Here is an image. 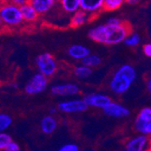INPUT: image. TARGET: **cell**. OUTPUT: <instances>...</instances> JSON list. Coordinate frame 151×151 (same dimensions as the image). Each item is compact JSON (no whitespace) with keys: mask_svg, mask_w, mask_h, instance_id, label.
Wrapping results in <instances>:
<instances>
[{"mask_svg":"<svg viewBox=\"0 0 151 151\" xmlns=\"http://www.w3.org/2000/svg\"><path fill=\"white\" fill-rule=\"evenodd\" d=\"M13 122V119L10 115L6 113H2L0 115V131L4 132L11 125Z\"/></svg>","mask_w":151,"mask_h":151,"instance_id":"cell-22","label":"cell"},{"mask_svg":"<svg viewBox=\"0 0 151 151\" xmlns=\"http://www.w3.org/2000/svg\"><path fill=\"white\" fill-rule=\"evenodd\" d=\"M105 0H81V9L93 16L103 10Z\"/></svg>","mask_w":151,"mask_h":151,"instance_id":"cell-11","label":"cell"},{"mask_svg":"<svg viewBox=\"0 0 151 151\" xmlns=\"http://www.w3.org/2000/svg\"><path fill=\"white\" fill-rule=\"evenodd\" d=\"M14 5H16L19 7H21L22 6L25 5L27 2H29V0H12L11 1Z\"/></svg>","mask_w":151,"mask_h":151,"instance_id":"cell-30","label":"cell"},{"mask_svg":"<svg viewBox=\"0 0 151 151\" xmlns=\"http://www.w3.org/2000/svg\"><path fill=\"white\" fill-rule=\"evenodd\" d=\"M91 17V15H90L89 13L85 12L82 9H80L72 15L70 20V25L73 28H78V27L87 24L90 21Z\"/></svg>","mask_w":151,"mask_h":151,"instance_id":"cell-12","label":"cell"},{"mask_svg":"<svg viewBox=\"0 0 151 151\" xmlns=\"http://www.w3.org/2000/svg\"><path fill=\"white\" fill-rule=\"evenodd\" d=\"M142 50H143V52L145 53V55H147V57H150L151 58V43L146 44L143 46Z\"/></svg>","mask_w":151,"mask_h":151,"instance_id":"cell-27","label":"cell"},{"mask_svg":"<svg viewBox=\"0 0 151 151\" xmlns=\"http://www.w3.org/2000/svg\"><path fill=\"white\" fill-rule=\"evenodd\" d=\"M92 73V70L91 67H88L84 64H81V65H77L75 66V68L73 69V74L75 75V77L79 78V79H86L88 77H90Z\"/></svg>","mask_w":151,"mask_h":151,"instance_id":"cell-18","label":"cell"},{"mask_svg":"<svg viewBox=\"0 0 151 151\" xmlns=\"http://www.w3.org/2000/svg\"><path fill=\"white\" fill-rule=\"evenodd\" d=\"M35 64L41 73L46 77H52L57 71V63L54 57L49 52H44L35 59Z\"/></svg>","mask_w":151,"mask_h":151,"instance_id":"cell-4","label":"cell"},{"mask_svg":"<svg viewBox=\"0 0 151 151\" xmlns=\"http://www.w3.org/2000/svg\"><path fill=\"white\" fill-rule=\"evenodd\" d=\"M101 59L100 58V56L96 55V54H91V53H90L89 55H87L85 58L81 60L82 64H84L91 68L99 66L101 64Z\"/></svg>","mask_w":151,"mask_h":151,"instance_id":"cell-19","label":"cell"},{"mask_svg":"<svg viewBox=\"0 0 151 151\" xmlns=\"http://www.w3.org/2000/svg\"><path fill=\"white\" fill-rule=\"evenodd\" d=\"M56 1L57 0H29L39 15H44L51 11Z\"/></svg>","mask_w":151,"mask_h":151,"instance_id":"cell-15","label":"cell"},{"mask_svg":"<svg viewBox=\"0 0 151 151\" xmlns=\"http://www.w3.org/2000/svg\"><path fill=\"white\" fill-rule=\"evenodd\" d=\"M90 53V49L82 45H73L68 48V55L74 60L81 61Z\"/></svg>","mask_w":151,"mask_h":151,"instance_id":"cell-13","label":"cell"},{"mask_svg":"<svg viewBox=\"0 0 151 151\" xmlns=\"http://www.w3.org/2000/svg\"><path fill=\"white\" fill-rule=\"evenodd\" d=\"M57 109H58V108H57V109H56V108H54V107L51 108V109H49V114H51V115H54V114H56V112H57Z\"/></svg>","mask_w":151,"mask_h":151,"instance_id":"cell-32","label":"cell"},{"mask_svg":"<svg viewBox=\"0 0 151 151\" xmlns=\"http://www.w3.org/2000/svg\"><path fill=\"white\" fill-rule=\"evenodd\" d=\"M129 34L130 26L126 22H123L119 24L106 23L91 28L88 33V36L96 43L106 45H115L124 42Z\"/></svg>","mask_w":151,"mask_h":151,"instance_id":"cell-1","label":"cell"},{"mask_svg":"<svg viewBox=\"0 0 151 151\" xmlns=\"http://www.w3.org/2000/svg\"><path fill=\"white\" fill-rule=\"evenodd\" d=\"M20 8L22 11L24 21H25V22H28V23L35 22L39 17L38 12L35 9V7L32 6V4L30 2H27L25 5L22 6Z\"/></svg>","mask_w":151,"mask_h":151,"instance_id":"cell-16","label":"cell"},{"mask_svg":"<svg viewBox=\"0 0 151 151\" xmlns=\"http://www.w3.org/2000/svg\"><path fill=\"white\" fill-rule=\"evenodd\" d=\"M142 134H145L147 136V135H149V136L151 135V120L146 123V125H145V128L143 129Z\"/></svg>","mask_w":151,"mask_h":151,"instance_id":"cell-28","label":"cell"},{"mask_svg":"<svg viewBox=\"0 0 151 151\" xmlns=\"http://www.w3.org/2000/svg\"><path fill=\"white\" fill-rule=\"evenodd\" d=\"M57 126H58L57 120L53 117V115H51V114L44 117L40 122L41 130H42L43 133H45L46 135L52 134L56 130Z\"/></svg>","mask_w":151,"mask_h":151,"instance_id":"cell-14","label":"cell"},{"mask_svg":"<svg viewBox=\"0 0 151 151\" xmlns=\"http://www.w3.org/2000/svg\"><path fill=\"white\" fill-rule=\"evenodd\" d=\"M0 19L2 24L8 28L20 26L24 22L21 8L12 2L2 3L0 9Z\"/></svg>","mask_w":151,"mask_h":151,"instance_id":"cell-3","label":"cell"},{"mask_svg":"<svg viewBox=\"0 0 151 151\" xmlns=\"http://www.w3.org/2000/svg\"><path fill=\"white\" fill-rule=\"evenodd\" d=\"M140 43V36L137 33H130L125 39L124 44L129 47H136Z\"/></svg>","mask_w":151,"mask_h":151,"instance_id":"cell-21","label":"cell"},{"mask_svg":"<svg viewBox=\"0 0 151 151\" xmlns=\"http://www.w3.org/2000/svg\"><path fill=\"white\" fill-rule=\"evenodd\" d=\"M108 24H122L123 21L118 17H111L109 18L108 21H107Z\"/></svg>","mask_w":151,"mask_h":151,"instance_id":"cell-29","label":"cell"},{"mask_svg":"<svg viewBox=\"0 0 151 151\" xmlns=\"http://www.w3.org/2000/svg\"><path fill=\"white\" fill-rule=\"evenodd\" d=\"M13 141L12 137L6 133L0 134V150H6V147Z\"/></svg>","mask_w":151,"mask_h":151,"instance_id":"cell-24","label":"cell"},{"mask_svg":"<svg viewBox=\"0 0 151 151\" xmlns=\"http://www.w3.org/2000/svg\"><path fill=\"white\" fill-rule=\"evenodd\" d=\"M12 0H1V2L2 3H9V2H11Z\"/></svg>","mask_w":151,"mask_h":151,"instance_id":"cell-34","label":"cell"},{"mask_svg":"<svg viewBox=\"0 0 151 151\" xmlns=\"http://www.w3.org/2000/svg\"><path fill=\"white\" fill-rule=\"evenodd\" d=\"M140 0H125V3L129 4V5H136L138 4Z\"/></svg>","mask_w":151,"mask_h":151,"instance_id":"cell-31","label":"cell"},{"mask_svg":"<svg viewBox=\"0 0 151 151\" xmlns=\"http://www.w3.org/2000/svg\"><path fill=\"white\" fill-rule=\"evenodd\" d=\"M48 85V77L41 73H35L25 84L24 91L29 95L38 94L45 91Z\"/></svg>","mask_w":151,"mask_h":151,"instance_id":"cell-5","label":"cell"},{"mask_svg":"<svg viewBox=\"0 0 151 151\" xmlns=\"http://www.w3.org/2000/svg\"><path fill=\"white\" fill-rule=\"evenodd\" d=\"M103 111L107 116L115 119L126 118L130 113L128 108L115 101H111L105 109H103Z\"/></svg>","mask_w":151,"mask_h":151,"instance_id":"cell-10","label":"cell"},{"mask_svg":"<svg viewBox=\"0 0 151 151\" xmlns=\"http://www.w3.org/2000/svg\"><path fill=\"white\" fill-rule=\"evenodd\" d=\"M139 119L144 121V122H148L151 120V108L150 107H145L140 109V111L138 115Z\"/></svg>","mask_w":151,"mask_h":151,"instance_id":"cell-23","label":"cell"},{"mask_svg":"<svg viewBox=\"0 0 151 151\" xmlns=\"http://www.w3.org/2000/svg\"><path fill=\"white\" fill-rule=\"evenodd\" d=\"M19 150H20V146L15 141H12L6 148V151H19Z\"/></svg>","mask_w":151,"mask_h":151,"instance_id":"cell-26","label":"cell"},{"mask_svg":"<svg viewBox=\"0 0 151 151\" xmlns=\"http://www.w3.org/2000/svg\"><path fill=\"white\" fill-rule=\"evenodd\" d=\"M125 3V0H105L103 10L105 11H114L121 7Z\"/></svg>","mask_w":151,"mask_h":151,"instance_id":"cell-20","label":"cell"},{"mask_svg":"<svg viewBox=\"0 0 151 151\" xmlns=\"http://www.w3.org/2000/svg\"><path fill=\"white\" fill-rule=\"evenodd\" d=\"M136 79L137 72L135 68L129 64H124L113 74L109 81V88L115 94H123L129 91Z\"/></svg>","mask_w":151,"mask_h":151,"instance_id":"cell-2","label":"cell"},{"mask_svg":"<svg viewBox=\"0 0 151 151\" xmlns=\"http://www.w3.org/2000/svg\"><path fill=\"white\" fill-rule=\"evenodd\" d=\"M78 150H79V147L77 144L74 143L65 144L60 148V151H78Z\"/></svg>","mask_w":151,"mask_h":151,"instance_id":"cell-25","label":"cell"},{"mask_svg":"<svg viewBox=\"0 0 151 151\" xmlns=\"http://www.w3.org/2000/svg\"><path fill=\"white\" fill-rule=\"evenodd\" d=\"M51 92L55 96H63V97H69L79 94L80 88L74 83H63L53 85L51 88Z\"/></svg>","mask_w":151,"mask_h":151,"instance_id":"cell-9","label":"cell"},{"mask_svg":"<svg viewBox=\"0 0 151 151\" xmlns=\"http://www.w3.org/2000/svg\"><path fill=\"white\" fill-rule=\"evenodd\" d=\"M88 105L84 100L73 99L65 101H61L58 104V109L64 113H80L88 109Z\"/></svg>","mask_w":151,"mask_h":151,"instance_id":"cell-6","label":"cell"},{"mask_svg":"<svg viewBox=\"0 0 151 151\" xmlns=\"http://www.w3.org/2000/svg\"><path fill=\"white\" fill-rule=\"evenodd\" d=\"M57 1H59V0H57Z\"/></svg>","mask_w":151,"mask_h":151,"instance_id":"cell-36","label":"cell"},{"mask_svg":"<svg viewBox=\"0 0 151 151\" xmlns=\"http://www.w3.org/2000/svg\"><path fill=\"white\" fill-rule=\"evenodd\" d=\"M59 4L63 11L70 15L81 9V0H59Z\"/></svg>","mask_w":151,"mask_h":151,"instance_id":"cell-17","label":"cell"},{"mask_svg":"<svg viewBox=\"0 0 151 151\" xmlns=\"http://www.w3.org/2000/svg\"><path fill=\"white\" fill-rule=\"evenodd\" d=\"M147 89L149 92H151V77L147 81Z\"/></svg>","mask_w":151,"mask_h":151,"instance_id":"cell-33","label":"cell"},{"mask_svg":"<svg viewBox=\"0 0 151 151\" xmlns=\"http://www.w3.org/2000/svg\"><path fill=\"white\" fill-rule=\"evenodd\" d=\"M149 145L151 147V135H150V138H149Z\"/></svg>","mask_w":151,"mask_h":151,"instance_id":"cell-35","label":"cell"},{"mask_svg":"<svg viewBox=\"0 0 151 151\" xmlns=\"http://www.w3.org/2000/svg\"><path fill=\"white\" fill-rule=\"evenodd\" d=\"M149 145V139L147 135L140 133L126 142L125 148L127 151H144Z\"/></svg>","mask_w":151,"mask_h":151,"instance_id":"cell-8","label":"cell"},{"mask_svg":"<svg viewBox=\"0 0 151 151\" xmlns=\"http://www.w3.org/2000/svg\"><path fill=\"white\" fill-rule=\"evenodd\" d=\"M83 100L89 107H93L97 109H105L111 102V98L109 96L101 93H91L84 96Z\"/></svg>","mask_w":151,"mask_h":151,"instance_id":"cell-7","label":"cell"}]
</instances>
